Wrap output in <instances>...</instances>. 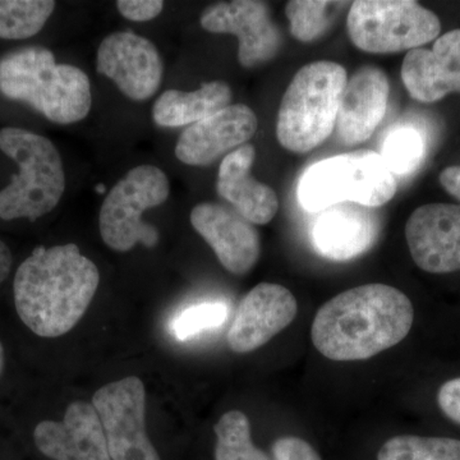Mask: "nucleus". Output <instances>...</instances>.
Masks as SVG:
<instances>
[{"label": "nucleus", "mask_w": 460, "mask_h": 460, "mask_svg": "<svg viewBox=\"0 0 460 460\" xmlns=\"http://www.w3.org/2000/svg\"><path fill=\"white\" fill-rule=\"evenodd\" d=\"M377 460H460V440L402 435L381 447Z\"/></svg>", "instance_id": "obj_24"}, {"label": "nucleus", "mask_w": 460, "mask_h": 460, "mask_svg": "<svg viewBox=\"0 0 460 460\" xmlns=\"http://www.w3.org/2000/svg\"><path fill=\"white\" fill-rule=\"evenodd\" d=\"M217 460H269L251 441V426L246 414L230 411L215 425Z\"/></svg>", "instance_id": "obj_25"}, {"label": "nucleus", "mask_w": 460, "mask_h": 460, "mask_svg": "<svg viewBox=\"0 0 460 460\" xmlns=\"http://www.w3.org/2000/svg\"><path fill=\"white\" fill-rule=\"evenodd\" d=\"M347 2H316V0H292L286 5L290 23V33L301 42H313L325 35L334 25L339 11Z\"/></svg>", "instance_id": "obj_23"}, {"label": "nucleus", "mask_w": 460, "mask_h": 460, "mask_svg": "<svg viewBox=\"0 0 460 460\" xmlns=\"http://www.w3.org/2000/svg\"><path fill=\"white\" fill-rule=\"evenodd\" d=\"M232 98V89L223 81L202 84L192 93L168 90L154 104V122L166 128L192 126L229 107Z\"/></svg>", "instance_id": "obj_21"}, {"label": "nucleus", "mask_w": 460, "mask_h": 460, "mask_svg": "<svg viewBox=\"0 0 460 460\" xmlns=\"http://www.w3.org/2000/svg\"><path fill=\"white\" fill-rule=\"evenodd\" d=\"M402 81L417 102H438L460 93V29L444 33L432 49L408 51L402 65Z\"/></svg>", "instance_id": "obj_18"}, {"label": "nucleus", "mask_w": 460, "mask_h": 460, "mask_svg": "<svg viewBox=\"0 0 460 460\" xmlns=\"http://www.w3.org/2000/svg\"><path fill=\"white\" fill-rule=\"evenodd\" d=\"M296 299L287 288L261 283L251 289L239 305L228 332L230 349L250 353L270 341L296 319Z\"/></svg>", "instance_id": "obj_13"}, {"label": "nucleus", "mask_w": 460, "mask_h": 460, "mask_svg": "<svg viewBox=\"0 0 460 460\" xmlns=\"http://www.w3.org/2000/svg\"><path fill=\"white\" fill-rule=\"evenodd\" d=\"M389 78L375 66L359 68L347 81L335 124L339 144L358 146L371 138L385 117L389 102Z\"/></svg>", "instance_id": "obj_16"}, {"label": "nucleus", "mask_w": 460, "mask_h": 460, "mask_svg": "<svg viewBox=\"0 0 460 460\" xmlns=\"http://www.w3.org/2000/svg\"><path fill=\"white\" fill-rule=\"evenodd\" d=\"M3 370H4V349H3V345L0 343V376H2Z\"/></svg>", "instance_id": "obj_33"}, {"label": "nucleus", "mask_w": 460, "mask_h": 460, "mask_svg": "<svg viewBox=\"0 0 460 460\" xmlns=\"http://www.w3.org/2000/svg\"><path fill=\"white\" fill-rule=\"evenodd\" d=\"M98 190L99 193H102V192H105V187L104 186H98Z\"/></svg>", "instance_id": "obj_34"}, {"label": "nucleus", "mask_w": 460, "mask_h": 460, "mask_svg": "<svg viewBox=\"0 0 460 460\" xmlns=\"http://www.w3.org/2000/svg\"><path fill=\"white\" fill-rule=\"evenodd\" d=\"M145 385L137 376L114 381L93 395L111 459L160 460L145 429Z\"/></svg>", "instance_id": "obj_9"}, {"label": "nucleus", "mask_w": 460, "mask_h": 460, "mask_svg": "<svg viewBox=\"0 0 460 460\" xmlns=\"http://www.w3.org/2000/svg\"><path fill=\"white\" fill-rule=\"evenodd\" d=\"M398 183L383 157L374 151H353L311 166L299 181V204L305 210L323 211L352 202L378 208L394 198Z\"/></svg>", "instance_id": "obj_6"}, {"label": "nucleus", "mask_w": 460, "mask_h": 460, "mask_svg": "<svg viewBox=\"0 0 460 460\" xmlns=\"http://www.w3.org/2000/svg\"><path fill=\"white\" fill-rule=\"evenodd\" d=\"M12 268V253L7 244L0 241V284L8 277Z\"/></svg>", "instance_id": "obj_32"}, {"label": "nucleus", "mask_w": 460, "mask_h": 460, "mask_svg": "<svg viewBox=\"0 0 460 460\" xmlns=\"http://www.w3.org/2000/svg\"><path fill=\"white\" fill-rule=\"evenodd\" d=\"M96 68L111 78L127 98L144 102L162 84L164 66L155 45L131 31L115 32L102 41Z\"/></svg>", "instance_id": "obj_11"}, {"label": "nucleus", "mask_w": 460, "mask_h": 460, "mask_svg": "<svg viewBox=\"0 0 460 460\" xmlns=\"http://www.w3.org/2000/svg\"><path fill=\"white\" fill-rule=\"evenodd\" d=\"M56 5L50 0H0V39L32 38L41 31Z\"/></svg>", "instance_id": "obj_22"}, {"label": "nucleus", "mask_w": 460, "mask_h": 460, "mask_svg": "<svg viewBox=\"0 0 460 460\" xmlns=\"http://www.w3.org/2000/svg\"><path fill=\"white\" fill-rule=\"evenodd\" d=\"M376 222L365 206L343 202L321 211L314 239L321 255L348 261L362 255L376 238Z\"/></svg>", "instance_id": "obj_20"}, {"label": "nucleus", "mask_w": 460, "mask_h": 460, "mask_svg": "<svg viewBox=\"0 0 460 460\" xmlns=\"http://www.w3.org/2000/svg\"><path fill=\"white\" fill-rule=\"evenodd\" d=\"M190 224L232 274H247L259 261V232L237 211L214 202H202L190 211Z\"/></svg>", "instance_id": "obj_14"}, {"label": "nucleus", "mask_w": 460, "mask_h": 460, "mask_svg": "<svg viewBox=\"0 0 460 460\" xmlns=\"http://www.w3.org/2000/svg\"><path fill=\"white\" fill-rule=\"evenodd\" d=\"M347 31L359 50L392 54L435 40L441 22L434 12L411 0H359L348 12Z\"/></svg>", "instance_id": "obj_7"}, {"label": "nucleus", "mask_w": 460, "mask_h": 460, "mask_svg": "<svg viewBox=\"0 0 460 460\" xmlns=\"http://www.w3.org/2000/svg\"><path fill=\"white\" fill-rule=\"evenodd\" d=\"M99 283L95 263L75 244L35 248L14 278L18 316L39 337H62L83 319Z\"/></svg>", "instance_id": "obj_2"}, {"label": "nucleus", "mask_w": 460, "mask_h": 460, "mask_svg": "<svg viewBox=\"0 0 460 460\" xmlns=\"http://www.w3.org/2000/svg\"><path fill=\"white\" fill-rule=\"evenodd\" d=\"M228 317V307L222 302H206L187 308L172 321V332L186 341L204 330L217 328Z\"/></svg>", "instance_id": "obj_27"}, {"label": "nucleus", "mask_w": 460, "mask_h": 460, "mask_svg": "<svg viewBox=\"0 0 460 460\" xmlns=\"http://www.w3.org/2000/svg\"><path fill=\"white\" fill-rule=\"evenodd\" d=\"M275 460H321L319 454L307 441L299 438H281L272 447Z\"/></svg>", "instance_id": "obj_28"}, {"label": "nucleus", "mask_w": 460, "mask_h": 460, "mask_svg": "<svg viewBox=\"0 0 460 460\" xmlns=\"http://www.w3.org/2000/svg\"><path fill=\"white\" fill-rule=\"evenodd\" d=\"M0 150L17 163L20 172L0 190V220L35 222L57 208L66 190L62 157L53 142L23 128L0 131Z\"/></svg>", "instance_id": "obj_5"}, {"label": "nucleus", "mask_w": 460, "mask_h": 460, "mask_svg": "<svg viewBox=\"0 0 460 460\" xmlns=\"http://www.w3.org/2000/svg\"><path fill=\"white\" fill-rule=\"evenodd\" d=\"M169 193L168 177L157 166H136L127 172L109 190L100 210V234L105 244L118 252H127L138 243L155 247L159 232L142 222V214L164 204Z\"/></svg>", "instance_id": "obj_8"}, {"label": "nucleus", "mask_w": 460, "mask_h": 460, "mask_svg": "<svg viewBox=\"0 0 460 460\" xmlns=\"http://www.w3.org/2000/svg\"><path fill=\"white\" fill-rule=\"evenodd\" d=\"M423 153L425 142L420 133L404 127L395 129L386 138L381 157L393 174H407L420 165Z\"/></svg>", "instance_id": "obj_26"}, {"label": "nucleus", "mask_w": 460, "mask_h": 460, "mask_svg": "<svg viewBox=\"0 0 460 460\" xmlns=\"http://www.w3.org/2000/svg\"><path fill=\"white\" fill-rule=\"evenodd\" d=\"M119 13L133 22H147L162 13L164 2L162 0H119L117 2Z\"/></svg>", "instance_id": "obj_29"}, {"label": "nucleus", "mask_w": 460, "mask_h": 460, "mask_svg": "<svg viewBox=\"0 0 460 460\" xmlns=\"http://www.w3.org/2000/svg\"><path fill=\"white\" fill-rule=\"evenodd\" d=\"M348 75L343 66L319 60L302 66L287 87L278 113L277 137L288 151L305 154L335 131Z\"/></svg>", "instance_id": "obj_4"}, {"label": "nucleus", "mask_w": 460, "mask_h": 460, "mask_svg": "<svg viewBox=\"0 0 460 460\" xmlns=\"http://www.w3.org/2000/svg\"><path fill=\"white\" fill-rule=\"evenodd\" d=\"M0 93L57 124L80 122L93 105L87 75L75 66L57 65L54 54L41 47L16 50L0 60Z\"/></svg>", "instance_id": "obj_3"}, {"label": "nucleus", "mask_w": 460, "mask_h": 460, "mask_svg": "<svg viewBox=\"0 0 460 460\" xmlns=\"http://www.w3.org/2000/svg\"><path fill=\"white\" fill-rule=\"evenodd\" d=\"M440 183L449 195L460 201V166H449L440 174Z\"/></svg>", "instance_id": "obj_31"}, {"label": "nucleus", "mask_w": 460, "mask_h": 460, "mask_svg": "<svg viewBox=\"0 0 460 460\" xmlns=\"http://www.w3.org/2000/svg\"><path fill=\"white\" fill-rule=\"evenodd\" d=\"M438 404L447 419L460 425V377L441 385L438 393Z\"/></svg>", "instance_id": "obj_30"}, {"label": "nucleus", "mask_w": 460, "mask_h": 460, "mask_svg": "<svg viewBox=\"0 0 460 460\" xmlns=\"http://www.w3.org/2000/svg\"><path fill=\"white\" fill-rule=\"evenodd\" d=\"M255 159L252 145H243L229 153L220 164L217 190L248 222L265 226L277 215L279 199L271 187L251 174Z\"/></svg>", "instance_id": "obj_19"}, {"label": "nucleus", "mask_w": 460, "mask_h": 460, "mask_svg": "<svg viewBox=\"0 0 460 460\" xmlns=\"http://www.w3.org/2000/svg\"><path fill=\"white\" fill-rule=\"evenodd\" d=\"M257 117L247 105H229L184 129L175 146L183 164L210 165L224 154L246 145L257 131Z\"/></svg>", "instance_id": "obj_15"}, {"label": "nucleus", "mask_w": 460, "mask_h": 460, "mask_svg": "<svg viewBox=\"0 0 460 460\" xmlns=\"http://www.w3.org/2000/svg\"><path fill=\"white\" fill-rule=\"evenodd\" d=\"M411 259L429 274L460 270V205L429 204L405 224Z\"/></svg>", "instance_id": "obj_12"}, {"label": "nucleus", "mask_w": 460, "mask_h": 460, "mask_svg": "<svg viewBox=\"0 0 460 460\" xmlns=\"http://www.w3.org/2000/svg\"><path fill=\"white\" fill-rule=\"evenodd\" d=\"M414 310L402 290L365 284L326 302L314 316V348L332 361H362L395 347L410 334Z\"/></svg>", "instance_id": "obj_1"}, {"label": "nucleus", "mask_w": 460, "mask_h": 460, "mask_svg": "<svg viewBox=\"0 0 460 460\" xmlns=\"http://www.w3.org/2000/svg\"><path fill=\"white\" fill-rule=\"evenodd\" d=\"M36 447L54 460H111L107 438L93 404L75 402L62 422L44 420L33 432Z\"/></svg>", "instance_id": "obj_17"}, {"label": "nucleus", "mask_w": 460, "mask_h": 460, "mask_svg": "<svg viewBox=\"0 0 460 460\" xmlns=\"http://www.w3.org/2000/svg\"><path fill=\"white\" fill-rule=\"evenodd\" d=\"M201 26L208 32L237 36L238 60L244 68L270 62L279 53L283 42L268 4L256 0H233L210 5L202 12Z\"/></svg>", "instance_id": "obj_10"}]
</instances>
